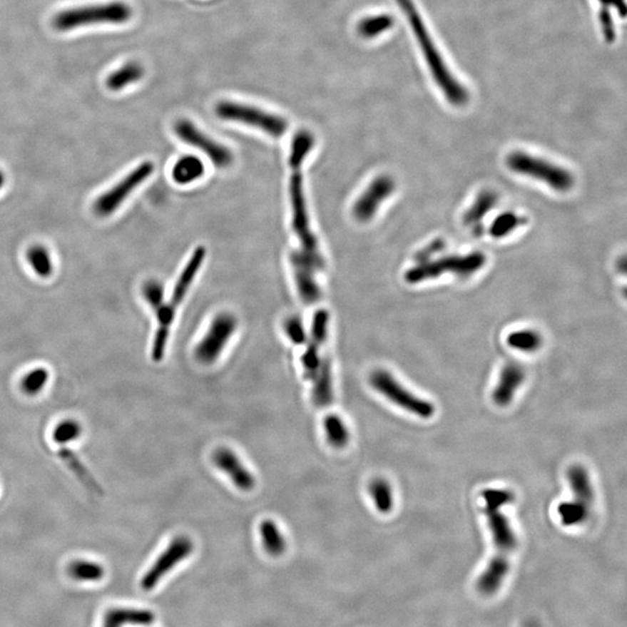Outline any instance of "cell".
Instances as JSON below:
<instances>
[{
	"instance_id": "obj_1",
	"label": "cell",
	"mask_w": 627,
	"mask_h": 627,
	"mask_svg": "<svg viewBox=\"0 0 627 627\" xmlns=\"http://www.w3.org/2000/svg\"><path fill=\"white\" fill-rule=\"evenodd\" d=\"M484 512L489 525L494 552L487 567L481 573L476 582V589L484 596H491L502 586L503 581L510 571V556L517 549V537L510 521L501 509L515 499L512 491L506 489L489 488L482 491Z\"/></svg>"
},
{
	"instance_id": "obj_2",
	"label": "cell",
	"mask_w": 627,
	"mask_h": 627,
	"mask_svg": "<svg viewBox=\"0 0 627 627\" xmlns=\"http://www.w3.org/2000/svg\"><path fill=\"white\" fill-rule=\"evenodd\" d=\"M315 146V138L307 129L294 135L290 143L288 163L290 168V198L292 206V228L300 240V249L316 262L325 264L319 248V240L312 234L307 208L306 194L303 186V163Z\"/></svg>"
},
{
	"instance_id": "obj_3",
	"label": "cell",
	"mask_w": 627,
	"mask_h": 627,
	"mask_svg": "<svg viewBox=\"0 0 627 627\" xmlns=\"http://www.w3.org/2000/svg\"><path fill=\"white\" fill-rule=\"evenodd\" d=\"M397 1L399 6L402 9L403 13H406L408 16L412 31H415L422 50L424 51L425 58L429 63L431 71L434 73V79L439 85V88L443 90L445 97L449 100V103H452L454 106H464L468 101L467 91L453 78L452 75H449L443 58L440 57L436 46L429 36L424 22L422 21L421 16L418 14L415 4L412 3V0H397Z\"/></svg>"
},
{
	"instance_id": "obj_4",
	"label": "cell",
	"mask_w": 627,
	"mask_h": 627,
	"mask_svg": "<svg viewBox=\"0 0 627 627\" xmlns=\"http://www.w3.org/2000/svg\"><path fill=\"white\" fill-rule=\"evenodd\" d=\"M131 16L133 12L129 5L121 1H113L58 13L53 19V26L58 31H66L96 24H125L131 19Z\"/></svg>"
},
{
	"instance_id": "obj_5",
	"label": "cell",
	"mask_w": 627,
	"mask_h": 627,
	"mask_svg": "<svg viewBox=\"0 0 627 627\" xmlns=\"http://www.w3.org/2000/svg\"><path fill=\"white\" fill-rule=\"evenodd\" d=\"M567 478L574 499L560 503L556 511L564 526H576L583 524L589 518L595 495L589 474L583 466H571L568 469Z\"/></svg>"
},
{
	"instance_id": "obj_6",
	"label": "cell",
	"mask_w": 627,
	"mask_h": 627,
	"mask_svg": "<svg viewBox=\"0 0 627 627\" xmlns=\"http://www.w3.org/2000/svg\"><path fill=\"white\" fill-rule=\"evenodd\" d=\"M509 169L518 175H526L549 185L558 192H567L574 186V177L561 166L556 165L539 157L515 151L506 158Z\"/></svg>"
},
{
	"instance_id": "obj_7",
	"label": "cell",
	"mask_w": 627,
	"mask_h": 627,
	"mask_svg": "<svg viewBox=\"0 0 627 627\" xmlns=\"http://www.w3.org/2000/svg\"><path fill=\"white\" fill-rule=\"evenodd\" d=\"M486 256L482 253H471L465 256H447L437 260L419 262L407 272L404 278L409 284L434 279L439 275L453 273L460 277H468L480 271L486 264Z\"/></svg>"
},
{
	"instance_id": "obj_8",
	"label": "cell",
	"mask_w": 627,
	"mask_h": 627,
	"mask_svg": "<svg viewBox=\"0 0 627 627\" xmlns=\"http://www.w3.org/2000/svg\"><path fill=\"white\" fill-rule=\"evenodd\" d=\"M215 114L220 119L260 129L272 138H281L288 129L287 120L282 116L234 101H220L215 106Z\"/></svg>"
},
{
	"instance_id": "obj_9",
	"label": "cell",
	"mask_w": 627,
	"mask_h": 627,
	"mask_svg": "<svg viewBox=\"0 0 627 627\" xmlns=\"http://www.w3.org/2000/svg\"><path fill=\"white\" fill-rule=\"evenodd\" d=\"M369 384L378 393L389 399L390 402L395 403L397 407L412 415L423 419H428L434 415L436 408L432 403L409 392L386 369H378L373 371L369 375Z\"/></svg>"
},
{
	"instance_id": "obj_10",
	"label": "cell",
	"mask_w": 627,
	"mask_h": 627,
	"mask_svg": "<svg viewBox=\"0 0 627 627\" xmlns=\"http://www.w3.org/2000/svg\"><path fill=\"white\" fill-rule=\"evenodd\" d=\"M238 319L231 312H222L214 317L203 340L194 350V356L203 365H212L221 356L235 331L238 329Z\"/></svg>"
},
{
	"instance_id": "obj_11",
	"label": "cell",
	"mask_w": 627,
	"mask_h": 627,
	"mask_svg": "<svg viewBox=\"0 0 627 627\" xmlns=\"http://www.w3.org/2000/svg\"><path fill=\"white\" fill-rule=\"evenodd\" d=\"M155 171V166L151 162H143L142 164L129 172L125 178L114 185L111 190L101 194L96 203L93 210L100 218H106L112 215L116 209H119L122 203L140 186L143 181L147 180L150 175Z\"/></svg>"
},
{
	"instance_id": "obj_12",
	"label": "cell",
	"mask_w": 627,
	"mask_h": 627,
	"mask_svg": "<svg viewBox=\"0 0 627 627\" xmlns=\"http://www.w3.org/2000/svg\"><path fill=\"white\" fill-rule=\"evenodd\" d=\"M175 133L184 143L203 151L216 168L227 169L234 163V153L228 147L207 136L190 120H178L175 125Z\"/></svg>"
},
{
	"instance_id": "obj_13",
	"label": "cell",
	"mask_w": 627,
	"mask_h": 627,
	"mask_svg": "<svg viewBox=\"0 0 627 627\" xmlns=\"http://www.w3.org/2000/svg\"><path fill=\"white\" fill-rule=\"evenodd\" d=\"M290 262L300 299L308 305L317 302L321 299V288L315 275L316 272L323 270L325 264L316 262L301 249L290 253Z\"/></svg>"
},
{
	"instance_id": "obj_14",
	"label": "cell",
	"mask_w": 627,
	"mask_h": 627,
	"mask_svg": "<svg viewBox=\"0 0 627 627\" xmlns=\"http://www.w3.org/2000/svg\"><path fill=\"white\" fill-rule=\"evenodd\" d=\"M194 544L188 536H178L172 540L169 546L158 556L149 571L144 574L141 581V587L144 590H151L157 583L172 571L179 562L193 553Z\"/></svg>"
},
{
	"instance_id": "obj_15",
	"label": "cell",
	"mask_w": 627,
	"mask_h": 627,
	"mask_svg": "<svg viewBox=\"0 0 627 627\" xmlns=\"http://www.w3.org/2000/svg\"><path fill=\"white\" fill-rule=\"evenodd\" d=\"M395 188V181L390 175H381L373 179L353 205V216L360 222L371 221L384 200L393 194Z\"/></svg>"
},
{
	"instance_id": "obj_16",
	"label": "cell",
	"mask_w": 627,
	"mask_h": 627,
	"mask_svg": "<svg viewBox=\"0 0 627 627\" xmlns=\"http://www.w3.org/2000/svg\"><path fill=\"white\" fill-rule=\"evenodd\" d=\"M206 258V249L203 247H198L194 250L192 256L188 259V264L185 265L184 270L179 275L178 280L175 282L173 293H172L171 300L169 302H164L160 310L164 312L165 315L175 317V312L178 309L179 305L184 301L186 294L188 293L190 286L193 284L194 279L199 273L201 266Z\"/></svg>"
},
{
	"instance_id": "obj_17",
	"label": "cell",
	"mask_w": 627,
	"mask_h": 627,
	"mask_svg": "<svg viewBox=\"0 0 627 627\" xmlns=\"http://www.w3.org/2000/svg\"><path fill=\"white\" fill-rule=\"evenodd\" d=\"M213 462L216 467L220 468L230 478L238 489L249 491L255 487L256 480L253 473L243 465V462H240V458L231 449L225 447L216 449L213 454Z\"/></svg>"
},
{
	"instance_id": "obj_18",
	"label": "cell",
	"mask_w": 627,
	"mask_h": 627,
	"mask_svg": "<svg viewBox=\"0 0 627 627\" xmlns=\"http://www.w3.org/2000/svg\"><path fill=\"white\" fill-rule=\"evenodd\" d=\"M525 379V371L516 362H509L499 375V384L493 392V401L499 407H506L512 402L518 388Z\"/></svg>"
},
{
	"instance_id": "obj_19",
	"label": "cell",
	"mask_w": 627,
	"mask_h": 627,
	"mask_svg": "<svg viewBox=\"0 0 627 627\" xmlns=\"http://www.w3.org/2000/svg\"><path fill=\"white\" fill-rule=\"evenodd\" d=\"M155 615L143 608H113L105 613L103 627H122L126 625H150Z\"/></svg>"
},
{
	"instance_id": "obj_20",
	"label": "cell",
	"mask_w": 627,
	"mask_h": 627,
	"mask_svg": "<svg viewBox=\"0 0 627 627\" xmlns=\"http://www.w3.org/2000/svg\"><path fill=\"white\" fill-rule=\"evenodd\" d=\"M312 401L320 408L331 406L334 399V384H332V366L329 356L322 358L317 374L312 380Z\"/></svg>"
},
{
	"instance_id": "obj_21",
	"label": "cell",
	"mask_w": 627,
	"mask_h": 627,
	"mask_svg": "<svg viewBox=\"0 0 627 627\" xmlns=\"http://www.w3.org/2000/svg\"><path fill=\"white\" fill-rule=\"evenodd\" d=\"M57 454L62 459L66 467L72 471V474L81 481V484L86 489L90 490L91 493L96 494V495H103V488L100 486L99 482L93 478V475L91 474V471L81 462V459L73 451L68 447H61Z\"/></svg>"
},
{
	"instance_id": "obj_22",
	"label": "cell",
	"mask_w": 627,
	"mask_h": 627,
	"mask_svg": "<svg viewBox=\"0 0 627 627\" xmlns=\"http://www.w3.org/2000/svg\"><path fill=\"white\" fill-rule=\"evenodd\" d=\"M205 164L194 155L181 156L173 165L172 179L178 185L192 184L205 175Z\"/></svg>"
},
{
	"instance_id": "obj_23",
	"label": "cell",
	"mask_w": 627,
	"mask_h": 627,
	"mask_svg": "<svg viewBox=\"0 0 627 627\" xmlns=\"http://www.w3.org/2000/svg\"><path fill=\"white\" fill-rule=\"evenodd\" d=\"M262 546L270 556H279L286 551V539L279 530L278 525L271 519H265L259 526Z\"/></svg>"
},
{
	"instance_id": "obj_24",
	"label": "cell",
	"mask_w": 627,
	"mask_h": 627,
	"mask_svg": "<svg viewBox=\"0 0 627 627\" xmlns=\"http://www.w3.org/2000/svg\"><path fill=\"white\" fill-rule=\"evenodd\" d=\"M144 75V70L138 62H129L112 72L107 78V86L112 91H120L128 86L131 83L140 81Z\"/></svg>"
},
{
	"instance_id": "obj_25",
	"label": "cell",
	"mask_w": 627,
	"mask_h": 627,
	"mask_svg": "<svg viewBox=\"0 0 627 627\" xmlns=\"http://www.w3.org/2000/svg\"><path fill=\"white\" fill-rule=\"evenodd\" d=\"M325 437L334 449H344L350 442V431L340 416L330 414L325 419Z\"/></svg>"
},
{
	"instance_id": "obj_26",
	"label": "cell",
	"mask_w": 627,
	"mask_h": 627,
	"mask_svg": "<svg viewBox=\"0 0 627 627\" xmlns=\"http://www.w3.org/2000/svg\"><path fill=\"white\" fill-rule=\"evenodd\" d=\"M497 195L494 193L493 190H484L479 194L478 198L475 199L474 203L471 205V208L466 212L465 221L466 225H479L481 220L487 215L494 206L496 205Z\"/></svg>"
},
{
	"instance_id": "obj_27",
	"label": "cell",
	"mask_w": 627,
	"mask_h": 627,
	"mask_svg": "<svg viewBox=\"0 0 627 627\" xmlns=\"http://www.w3.org/2000/svg\"><path fill=\"white\" fill-rule=\"evenodd\" d=\"M369 494L375 508L380 514H389L394 506L393 490L389 482L382 478H377L369 484Z\"/></svg>"
},
{
	"instance_id": "obj_28",
	"label": "cell",
	"mask_w": 627,
	"mask_h": 627,
	"mask_svg": "<svg viewBox=\"0 0 627 627\" xmlns=\"http://www.w3.org/2000/svg\"><path fill=\"white\" fill-rule=\"evenodd\" d=\"M506 342L509 347L512 349L518 350L521 352H534L541 347L543 338L537 331L526 329V330L514 331L509 335Z\"/></svg>"
},
{
	"instance_id": "obj_29",
	"label": "cell",
	"mask_w": 627,
	"mask_h": 627,
	"mask_svg": "<svg viewBox=\"0 0 627 627\" xmlns=\"http://www.w3.org/2000/svg\"><path fill=\"white\" fill-rule=\"evenodd\" d=\"M394 25L393 18L387 14L369 16L359 22L358 31L364 39H374L375 36L389 31Z\"/></svg>"
},
{
	"instance_id": "obj_30",
	"label": "cell",
	"mask_w": 627,
	"mask_h": 627,
	"mask_svg": "<svg viewBox=\"0 0 627 627\" xmlns=\"http://www.w3.org/2000/svg\"><path fill=\"white\" fill-rule=\"evenodd\" d=\"M69 575L77 581L94 582L103 578L105 571L103 566L86 560H77L69 566Z\"/></svg>"
},
{
	"instance_id": "obj_31",
	"label": "cell",
	"mask_w": 627,
	"mask_h": 627,
	"mask_svg": "<svg viewBox=\"0 0 627 627\" xmlns=\"http://www.w3.org/2000/svg\"><path fill=\"white\" fill-rule=\"evenodd\" d=\"M27 259L31 264V269L34 270L36 275L44 278H48L53 275V260L50 257L49 251L42 245H35L29 249L27 253Z\"/></svg>"
},
{
	"instance_id": "obj_32",
	"label": "cell",
	"mask_w": 627,
	"mask_h": 627,
	"mask_svg": "<svg viewBox=\"0 0 627 627\" xmlns=\"http://www.w3.org/2000/svg\"><path fill=\"white\" fill-rule=\"evenodd\" d=\"M524 222H526V219L518 216L515 213H502L494 220L493 225L490 227V235L495 238H506L519 225H524Z\"/></svg>"
},
{
	"instance_id": "obj_33",
	"label": "cell",
	"mask_w": 627,
	"mask_h": 627,
	"mask_svg": "<svg viewBox=\"0 0 627 627\" xmlns=\"http://www.w3.org/2000/svg\"><path fill=\"white\" fill-rule=\"evenodd\" d=\"M321 347V344L316 343L312 340H309L306 350L303 352L302 358H301L305 378L309 379V380H314L320 366H321L322 358H323L320 355V347Z\"/></svg>"
},
{
	"instance_id": "obj_34",
	"label": "cell",
	"mask_w": 627,
	"mask_h": 627,
	"mask_svg": "<svg viewBox=\"0 0 627 627\" xmlns=\"http://www.w3.org/2000/svg\"><path fill=\"white\" fill-rule=\"evenodd\" d=\"M49 373L46 369H35L22 380V389L29 395H36L47 384Z\"/></svg>"
},
{
	"instance_id": "obj_35",
	"label": "cell",
	"mask_w": 627,
	"mask_h": 627,
	"mask_svg": "<svg viewBox=\"0 0 627 627\" xmlns=\"http://www.w3.org/2000/svg\"><path fill=\"white\" fill-rule=\"evenodd\" d=\"M329 320L330 316L325 309H320L315 312L312 319L310 340L321 345L325 343V340L328 338Z\"/></svg>"
},
{
	"instance_id": "obj_36",
	"label": "cell",
	"mask_w": 627,
	"mask_h": 627,
	"mask_svg": "<svg viewBox=\"0 0 627 627\" xmlns=\"http://www.w3.org/2000/svg\"><path fill=\"white\" fill-rule=\"evenodd\" d=\"M143 297L153 310L157 312L164 305V287L158 280H149L142 288Z\"/></svg>"
},
{
	"instance_id": "obj_37",
	"label": "cell",
	"mask_w": 627,
	"mask_h": 627,
	"mask_svg": "<svg viewBox=\"0 0 627 627\" xmlns=\"http://www.w3.org/2000/svg\"><path fill=\"white\" fill-rule=\"evenodd\" d=\"M81 427L75 421L62 422L53 431V440L60 445L70 443L81 436Z\"/></svg>"
},
{
	"instance_id": "obj_38",
	"label": "cell",
	"mask_w": 627,
	"mask_h": 627,
	"mask_svg": "<svg viewBox=\"0 0 627 627\" xmlns=\"http://www.w3.org/2000/svg\"><path fill=\"white\" fill-rule=\"evenodd\" d=\"M285 332L287 337L295 345H303L307 342L306 329L303 327V322L299 316H290L284 325Z\"/></svg>"
},
{
	"instance_id": "obj_39",
	"label": "cell",
	"mask_w": 627,
	"mask_h": 627,
	"mask_svg": "<svg viewBox=\"0 0 627 627\" xmlns=\"http://www.w3.org/2000/svg\"><path fill=\"white\" fill-rule=\"evenodd\" d=\"M444 245L445 244H444L443 240H434L427 249L423 250L418 255V260H419V262H427L431 256H434V253H439L440 250L443 249Z\"/></svg>"
},
{
	"instance_id": "obj_40",
	"label": "cell",
	"mask_w": 627,
	"mask_h": 627,
	"mask_svg": "<svg viewBox=\"0 0 627 627\" xmlns=\"http://www.w3.org/2000/svg\"><path fill=\"white\" fill-rule=\"evenodd\" d=\"M603 5H606V6H615L617 9H621V10H625L624 0H599Z\"/></svg>"
},
{
	"instance_id": "obj_41",
	"label": "cell",
	"mask_w": 627,
	"mask_h": 627,
	"mask_svg": "<svg viewBox=\"0 0 627 627\" xmlns=\"http://www.w3.org/2000/svg\"><path fill=\"white\" fill-rule=\"evenodd\" d=\"M619 262H621V267H618V270H619L621 273H625V272H626V258L623 257V258L619 260Z\"/></svg>"
},
{
	"instance_id": "obj_42",
	"label": "cell",
	"mask_w": 627,
	"mask_h": 627,
	"mask_svg": "<svg viewBox=\"0 0 627 627\" xmlns=\"http://www.w3.org/2000/svg\"><path fill=\"white\" fill-rule=\"evenodd\" d=\"M4 183H5V177H4L3 172L0 171V188H3Z\"/></svg>"
}]
</instances>
